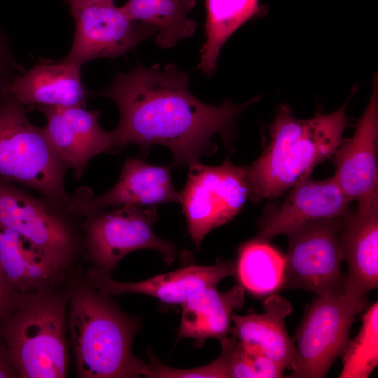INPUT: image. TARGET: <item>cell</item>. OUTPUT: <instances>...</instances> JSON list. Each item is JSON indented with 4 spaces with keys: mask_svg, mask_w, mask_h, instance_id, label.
<instances>
[{
    "mask_svg": "<svg viewBox=\"0 0 378 378\" xmlns=\"http://www.w3.org/2000/svg\"><path fill=\"white\" fill-rule=\"evenodd\" d=\"M140 327L139 318L123 313L108 295L89 284L78 286L71 296L69 319L78 377H147L148 364L132 351Z\"/></svg>",
    "mask_w": 378,
    "mask_h": 378,
    "instance_id": "3",
    "label": "cell"
},
{
    "mask_svg": "<svg viewBox=\"0 0 378 378\" xmlns=\"http://www.w3.org/2000/svg\"><path fill=\"white\" fill-rule=\"evenodd\" d=\"M81 66L65 59L46 60L18 75L8 90L28 109L31 106H83L92 95L85 87Z\"/></svg>",
    "mask_w": 378,
    "mask_h": 378,
    "instance_id": "18",
    "label": "cell"
},
{
    "mask_svg": "<svg viewBox=\"0 0 378 378\" xmlns=\"http://www.w3.org/2000/svg\"><path fill=\"white\" fill-rule=\"evenodd\" d=\"M24 296L12 286L0 267V322L13 313Z\"/></svg>",
    "mask_w": 378,
    "mask_h": 378,
    "instance_id": "28",
    "label": "cell"
},
{
    "mask_svg": "<svg viewBox=\"0 0 378 378\" xmlns=\"http://www.w3.org/2000/svg\"><path fill=\"white\" fill-rule=\"evenodd\" d=\"M69 209L0 178V223L28 241L62 270L69 263L76 241Z\"/></svg>",
    "mask_w": 378,
    "mask_h": 378,
    "instance_id": "9",
    "label": "cell"
},
{
    "mask_svg": "<svg viewBox=\"0 0 378 378\" xmlns=\"http://www.w3.org/2000/svg\"><path fill=\"white\" fill-rule=\"evenodd\" d=\"M340 240L348 267L344 295L366 306L378 286V195L358 200L343 216Z\"/></svg>",
    "mask_w": 378,
    "mask_h": 378,
    "instance_id": "13",
    "label": "cell"
},
{
    "mask_svg": "<svg viewBox=\"0 0 378 378\" xmlns=\"http://www.w3.org/2000/svg\"><path fill=\"white\" fill-rule=\"evenodd\" d=\"M205 6L206 40L200 49L197 68L210 77L227 39L248 20L263 13L258 0H205Z\"/></svg>",
    "mask_w": 378,
    "mask_h": 378,
    "instance_id": "22",
    "label": "cell"
},
{
    "mask_svg": "<svg viewBox=\"0 0 378 378\" xmlns=\"http://www.w3.org/2000/svg\"><path fill=\"white\" fill-rule=\"evenodd\" d=\"M66 297L48 288L25 295L13 313L0 322V337L19 377H66Z\"/></svg>",
    "mask_w": 378,
    "mask_h": 378,
    "instance_id": "4",
    "label": "cell"
},
{
    "mask_svg": "<svg viewBox=\"0 0 378 378\" xmlns=\"http://www.w3.org/2000/svg\"><path fill=\"white\" fill-rule=\"evenodd\" d=\"M170 202H179L171 167L127 158L119 179L110 190L95 196L88 188L78 189L71 196L69 208L76 216L85 218L109 207L149 206Z\"/></svg>",
    "mask_w": 378,
    "mask_h": 378,
    "instance_id": "12",
    "label": "cell"
},
{
    "mask_svg": "<svg viewBox=\"0 0 378 378\" xmlns=\"http://www.w3.org/2000/svg\"><path fill=\"white\" fill-rule=\"evenodd\" d=\"M340 378H368L378 365V303L370 306L363 316L358 335L349 341L342 356Z\"/></svg>",
    "mask_w": 378,
    "mask_h": 378,
    "instance_id": "25",
    "label": "cell"
},
{
    "mask_svg": "<svg viewBox=\"0 0 378 378\" xmlns=\"http://www.w3.org/2000/svg\"><path fill=\"white\" fill-rule=\"evenodd\" d=\"M189 74L175 64L145 66L115 75L98 96L114 102L120 111L118 127L112 130L111 152L137 144L146 155L155 144L173 153L174 166H190L202 155L217 150L211 141L219 134L225 143L238 116L255 97L242 104L225 100L219 106L206 104L188 89Z\"/></svg>",
    "mask_w": 378,
    "mask_h": 378,
    "instance_id": "1",
    "label": "cell"
},
{
    "mask_svg": "<svg viewBox=\"0 0 378 378\" xmlns=\"http://www.w3.org/2000/svg\"><path fill=\"white\" fill-rule=\"evenodd\" d=\"M64 1L74 20L75 32L64 59L75 65L118 57L155 35L152 27L131 19L113 0Z\"/></svg>",
    "mask_w": 378,
    "mask_h": 378,
    "instance_id": "11",
    "label": "cell"
},
{
    "mask_svg": "<svg viewBox=\"0 0 378 378\" xmlns=\"http://www.w3.org/2000/svg\"><path fill=\"white\" fill-rule=\"evenodd\" d=\"M285 258L267 241L255 238L239 250L235 272L240 285L255 295L282 289Z\"/></svg>",
    "mask_w": 378,
    "mask_h": 378,
    "instance_id": "24",
    "label": "cell"
},
{
    "mask_svg": "<svg viewBox=\"0 0 378 378\" xmlns=\"http://www.w3.org/2000/svg\"><path fill=\"white\" fill-rule=\"evenodd\" d=\"M196 0H128L122 7L129 17L152 27L161 48H170L193 35L197 23L189 18Z\"/></svg>",
    "mask_w": 378,
    "mask_h": 378,
    "instance_id": "23",
    "label": "cell"
},
{
    "mask_svg": "<svg viewBox=\"0 0 378 378\" xmlns=\"http://www.w3.org/2000/svg\"><path fill=\"white\" fill-rule=\"evenodd\" d=\"M18 377L8 349L0 337V378H13Z\"/></svg>",
    "mask_w": 378,
    "mask_h": 378,
    "instance_id": "29",
    "label": "cell"
},
{
    "mask_svg": "<svg viewBox=\"0 0 378 378\" xmlns=\"http://www.w3.org/2000/svg\"><path fill=\"white\" fill-rule=\"evenodd\" d=\"M350 202L334 177L316 181L308 176L293 187L280 206L262 219L256 238L269 241L310 222L342 217Z\"/></svg>",
    "mask_w": 378,
    "mask_h": 378,
    "instance_id": "16",
    "label": "cell"
},
{
    "mask_svg": "<svg viewBox=\"0 0 378 378\" xmlns=\"http://www.w3.org/2000/svg\"><path fill=\"white\" fill-rule=\"evenodd\" d=\"M365 307L344 293L314 298L296 331V358L290 377H326L344 354L355 316Z\"/></svg>",
    "mask_w": 378,
    "mask_h": 378,
    "instance_id": "7",
    "label": "cell"
},
{
    "mask_svg": "<svg viewBox=\"0 0 378 378\" xmlns=\"http://www.w3.org/2000/svg\"><path fill=\"white\" fill-rule=\"evenodd\" d=\"M27 109L8 90L0 94V178L69 209L71 196L64 188L69 167L44 128L29 120Z\"/></svg>",
    "mask_w": 378,
    "mask_h": 378,
    "instance_id": "5",
    "label": "cell"
},
{
    "mask_svg": "<svg viewBox=\"0 0 378 378\" xmlns=\"http://www.w3.org/2000/svg\"><path fill=\"white\" fill-rule=\"evenodd\" d=\"M46 118L44 130L61 159L74 172V178H82L91 158L103 152H111V131L99 123L100 111L83 106L60 107L37 106Z\"/></svg>",
    "mask_w": 378,
    "mask_h": 378,
    "instance_id": "14",
    "label": "cell"
},
{
    "mask_svg": "<svg viewBox=\"0 0 378 378\" xmlns=\"http://www.w3.org/2000/svg\"><path fill=\"white\" fill-rule=\"evenodd\" d=\"M187 181L178 192L188 232L197 248L213 229L231 220L249 197L245 167L229 159L220 166L195 162L190 164Z\"/></svg>",
    "mask_w": 378,
    "mask_h": 378,
    "instance_id": "6",
    "label": "cell"
},
{
    "mask_svg": "<svg viewBox=\"0 0 378 378\" xmlns=\"http://www.w3.org/2000/svg\"><path fill=\"white\" fill-rule=\"evenodd\" d=\"M235 336L232 334L220 342V355L212 363L194 369L177 370L166 366L156 358L150 360V377L229 378L231 350Z\"/></svg>",
    "mask_w": 378,
    "mask_h": 378,
    "instance_id": "26",
    "label": "cell"
},
{
    "mask_svg": "<svg viewBox=\"0 0 378 378\" xmlns=\"http://www.w3.org/2000/svg\"><path fill=\"white\" fill-rule=\"evenodd\" d=\"M244 288L239 284L225 292L217 287L200 289L186 299L181 307L182 315L177 341L195 340V346L202 347L206 340L220 342L232 333V316L245 302Z\"/></svg>",
    "mask_w": 378,
    "mask_h": 378,
    "instance_id": "20",
    "label": "cell"
},
{
    "mask_svg": "<svg viewBox=\"0 0 378 378\" xmlns=\"http://www.w3.org/2000/svg\"><path fill=\"white\" fill-rule=\"evenodd\" d=\"M234 266L230 262L218 261L214 265H188L167 274L134 283H122L110 277L109 272L95 267L88 271V284L110 295L140 293L158 298L163 303L180 304L197 290L217 287L223 279L234 274Z\"/></svg>",
    "mask_w": 378,
    "mask_h": 378,
    "instance_id": "17",
    "label": "cell"
},
{
    "mask_svg": "<svg viewBox=\"0 0 378 378\" xmlns=\"http://www.w3.org/2000/svg\"><path fill=\"white\" fill-rule=\"evenodd\" d=\"M377 84L376 76L369 103L357 123L354 136L342 141L334 153L333 177L351 201L378 195Z\"/></svg>",
    "mask_w": 378,
    "mask_h": 378,
    "instance_id": "15",
    "label": "cell"
},
{
    "mask_svg": "<svg viewBox=\"0 0 378 378\" xmlns=\"http://www.w3.org/2000/svg\"><path fill=\"white\" fill-rule=\"evenodd\" d=\"M24 71L15 60L8 36L0 27V94L6 91L14 78Z\"/></svg>",
    "mask_w": 378,
    "mask_h": 378,
    "instance_id": "27",
    "label": "cell"
},
{
    "mask_svg": "<svg viewBox=\"0 0 378 378\" xmlns=\"http://www.w3.org/2000/svg\"><path fill=\"white\" fill-rule=\"evenodd\" d=\"M0 267L12 286L24 295L51 288L63 270L1 223Z\"/></svg>",
    "mask_w": 378,
    "mask_h": 378,
    "instance_id": "21",
    "label": "cell"
},
{
    "mask_svg": "<svg viewBox=\"0 0 378 378\" xmlns=\"http://www.w3.org/2000/svg\"><path fill=\"white\" fill-rule=\"evenodd\" d=\"M158 219L155 205L118 206L85 218L83 229L89 257L96 267L110 272L128 253L152 249L171 265L177 247L154 233L152 227Z\"/></svg>",
    "mask_w": 378,
    "mask_h": 378,
    "instance_id": "10",
    "label": "cell"
},
{
    "mask_svg": "<svg viewBox=\"0 0 378 378\" xmlns=\"http://www.w3.org/2000/svg\"><path fill=\"white\" fill-rule=\"evenodd\" d=\"M263 308L262 314H233L231 334L243 344L260 351L284 370H292L296 358L295 345L285 324L293 310L291 304L285 298L272 295L265 299Z\"/></svg>",
    "mask_w": 378,
    "mask_h": 378,
    "instance_id": "19",
    "label": "cell"
},
{
    "mask_svg": "<svg viewBox=\"0 0 378 378\" xmlns=\"http://www.w3.org/2000/svg\"><path fill=\"white\" fill-rule=\"evenodd\" d=\"M350 98L337 111L328 114L318 111L308 120L295 118L288 104L279 106L270 127L267 146L245 167L251 200L281 195L334 155L349 125L346 111Z\"/></svg>",
    "mask_w": 378,
    "mask_h": 378,
    "instance_id": "2",
    "label": "cell"
},
{
    "mask_svg": "<svg viewBox=\"0 0 378 378\" xmlns=\"http://www.w3.org/2000/svg\"><path fill=\"white\" fill-rule=\"evenodd\" d=\"M342 217L310 222L287 234L282 288L302 289L317 296L344 293L340 240Z\"/></svg>",
    "mask_w": 378,
    "mask_h": 378,
    "instance_id": "8",
    "label": "cell"
}]
</instances>
